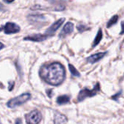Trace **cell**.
<instances>
[{"label":"cell","instance_id":"cell-1","mask_svg":"<svg viewBox=\"0 0 124 124\" xmlns=\"http://www.w3.org/2000/svg\"><path fill=\"white\" fill-rule=\"evenodd\" d=\"M39 75L46 83L58 86L65 78V69L61 63L53 62L43 65L39 70Z\"/></svg>","mask_w":124,"mask_h":124},{"label":"cell","instance_id":"cell-2","mask_svg":"<svg viewBox=\"0 0 124 124\" xmlns=\"http://www.w3.org/2000/svg\"><path fill=\"white\" fill-rule=\"evenodd\" d=\"M100 91V86L99 84H97L95 87L92 89H89L87 88H85L83 89H82L77 97V100L78 102H81L83 100H84L85 99L88 98V97H94V95H96Z\"/></svg>","mask_w":124,"mask_h":124},{"label":"cell","instance_id":"cell-3","mask_svg":"<svg viewBox=\"0 0 124 124\" xmlns=\"http://www.w3.org/2000/svg\"><path fill=\"white\" fill-rule=\"evenodd\" d=\"M31 98V94L29 93H25L17 97H15L12 100H10L8 103H7V106L10 108H15L17 106H19L23 103H25L26 102H27L29 99Z\"/></svg>","mask_w":124,"mask_h":124},{"label":"cell","instance_id":"cell-4","mask_svg":"<svg viewBox=\"0 0 124 124\" xmlns=\"http://www.w3.org/2000/svg\"><path fill=\"white\" fill-rule=\"evenodd\" d=\"M42 119L41 113L37 110H33L26 116V121L28 124H38Z\"/></svg>","mask_w":124,"mask_h":124},{"label":"cell","instance_id":"cell-5","mask_svg":"<svg viewBox=\"0 0 124 124\" xmlns=\"http://www.w3.org/2000/svg\"><path fill=\"white\" fill-rule=\"evenodd\" d=\"M20 28L19 25L14 23L8 22L4 26H2V28H0V31H3L4 33L6 34H12V33H17L20 31Z\"/></svg>","mask_w":124,"mask_h":124},{"label":"cell","instance_id":"cell-6","mask_svg":"<svg viewBox=\"0 0 124 124\" xmlns=\"http://www.w3.org/2000/svg\"><path fill=\"white\" fill-rule=\"evenodd\" d=\"M64 20H65L64 18H61V19L58 20V21H56V23H54L53 25H51L48 28V30L46 31L45 33L48 34V35H49V36H51L52 34H53V33H54L60 27H61V25L64 23Z\"/></svg>","mask_w":124,"mask_h":124},{"label":"cell","instance_id":"cell-7","mask_svg":"<svg viewBox=\"0 0 124 124\" xmlns=\"http://www.w3.org/2000/svg\"><path fill=\"white\" fill-rule=\"evenodd\" d=\"M28 20L32 24H39L45 22V17L39 14H32L28 16Z\"/></svg>","mask_w":124,"mask_h":124},{"label":"cell","instance_id":"cell-8","mask_svg":"<svg viewBox=\"0 0 124 124\" xmlns=\"http://www.w3.org/2000/svg\"><path fill=\"white\" fill-rule=\"evenodd\" d=\"M49 35L48 34H34L24 38V40L31 41H42L48 39L49 38Z\"/></svg>","mask_w":124,"mask_h":124},{"label":"cell","instance_id":"cell-9","mask_svg":"<svg viewBox=\"0 0 124 124\" xmlns=\"http://www.w3.org/2000/svg\"><path fill=\"white\" fill-rule=\"evenodd\" d=\"M73 29H74V25L72 23H70V22H68L63 28L62 31H61L60 34H59V36L61 38H63L64 36H66L67 35L71 33L72 31H73Z\"/></svg>","mask_w":124,"mask_h":124},{"label":"cell","instance_id":"cell-10","mask_svg":"<svg viewBox=\"0 0 124 124\" xmlns=\"http://www.w3.org/2000/svg\"><path fill=\"white\" fill-rule=\"evenodd\" d=\"M107 52H99L97 54H93L90 57H88L87 58V61L90 63H95L98 61H99L101 59H102L105 55H106Z\"/></svg>","mask_w":124,"mask_h":124},{"label":"cell","instance_id":"cell-11","mask_svg":"<svg viewBox=\"0 0 124 124\" xmlns=\"http://www.w3.org/2000/svg\"><path fill=\"white\" fill-rule=\"evenodd\" d=\"M67 118L61 113H56L54 117V124H67Z\"/></svg>","mask_w":124,"mask_h":124},{"label":"cell","instance_id":"cell-12","mask_svg":"<svg viewBox=\"0 0 124 124\" xmlns=\"http://www.w3.org/2000/svg\"><path fill=\"white\" fill-rule=\"evenodd\" d=\"M70 97L67 95H62L57 98V103L58 105H64L69 102Z\"/></svg>","mask_w":124,"mask_h":124},{"label":"cell","instance_id":"cell-13","mask_svg":"<svg viewBox=\"0 0 124 124\" xmlns=\"http://www.w3.org/2000/svg\"><path fill=\"white\" fill-rule=\"evenodd\" d=\"M102 31L100 28L97 34H96V38L94 39V43H93V46H96L100 42V41L102 40Z\"/></svg>","mask_w":124,"mask_h":124},{"label":"cell","instance_id":"cell-14","mask_svg":"<svg viewBox=\"0 0 124 124\" xmlns=\"http://www.w3.org/2000/svg\"><path fill=\"white\" fill-rule=\"evenodd\" d=\"M69 70H70V72H71V73H72V76H76V77H80V73L77 70V69L72 65H70L69 64Z\"/></svg>","mask_w":124,"mask_h":124},{"label":"cell","instance_id":"cell-15","mask_svg":"<svg viewBox=\"0 0 124 124\" xmlns=\"http://www.w3.org/2000/svg\"><path fill=\"white\" fill-rule=\"evenodd\" d=\"M118 15L113 16V17L109 20V22H108V23H107V27L110 28V27H111L112 25H115V24L118 22Z\"/></svg>","mask_w":124,"mask_h":124},{"label":"cell","instance_id":"cell-16","mask_svg":"<svg viewBox=\"0 0 124 124\" xmlns=\"http://www.w3.org/2000/svg\"><path fill=\"white\" fill-rule=\"evenodd\" d=\"M124 21L121 23V34H124Z\"/></svg>","mask_w":124,"mask_h":124},{"label":"cell","instance_id":"cell-17","mask_svg":"<svg viewBox=\"0 0 124 124\" xmlns=\"http://www.w3.org/2000/svg\"><path fill=\"white\" fill-rule=\"evenodd\" d=\"M10 86H9V90L11 91L12 89L13 86H14V82L13 81H11V82H10Z\"/></svg>","mask_w":124,"mask_h":124},{"label":"cell","instance_id":"cell-18","mask_svg":"<svg viewBox=\"0 0 124 124\" xmlns=\"http://www.w3.org/2000/svg\"><path fill=\"white\" fill-rule=\"evenodd\" d=\"M4 9H5V8H4V5L0 2V11H4Z\"/></svg>","mask_w":124,"mask_h":124},{"label":"cell","instance_id":"cell-19","mask_svg":"<svg viewBox=\"0 0 124 124\" xmlns=\"http://www.w3.org/2000/svg\"><path fill=\"white\" fill-rule=\"evenodd\" d=\"M21 121L20 120V119H17L16 120V121H15V124H21Z\"/></svg>","mask_w":124,"mask_h":124},{"label":"cell","instance_id":"cell-20","mask_svg":"<svg viewBox=\"0 0 124 124\" xmlns=\"http://www.w3.org/2000/svg\"><path fill=\"white\" fill-rule=\"evenodd\" d=\"M4 47V45L1 42H0V50H1V49H2Z\"/></svg>","mask_w":124,"mask_h":124},{"label":"cell","instance_id":"cell-21","mask_svg":"<svg viewBox=\"0 0 124 124\" xmlns=\"http://www.w3.org/2000/svg\"><path fill=\"white\" fill-rule=\"evenodd\" d=\"M15 0H4V1L5 2H7V3H12V1H14Z\"/></svg>","mask_w":124,"mask_h":124}]
</instances>
